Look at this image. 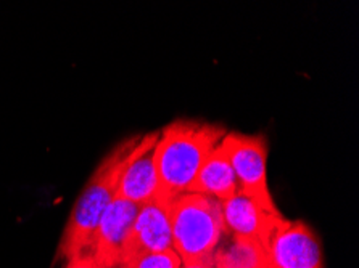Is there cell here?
Listing matches in <instances>:
<instances>
[{
  "mask_svg": "<svg viewBox=\"0 0 359 268\" xmlns=\"http://www.w3.org/2000/svg\"><path fill=\"white\" fill-rule=\"evenodd\" d=\"M171 201L172 198L160 196L139 207L128 239L123 265L137 255L172 249Z\"/></svg>",
  "mask_w": 359,
  "mask_h": 268,
  "instance_id": "cell-7",
  "label": "cell"
},
{
  "mask_svg": "<svg viewBox=\"0 0 359 268\" xmlns=\"http://www.w3.org/2000/svg\"><path fill=\"white\" fill-rule=\"evenodd\" d=\"M160 132L142 135V140L134 150L121 182H119L118 198L144 206L147 202L160 198V183L155 167V146Z\"/></svg>",
  "mask_w": 359,
  "mask_h": 268,
  "instance_id": "cell-8",
  "label": "cell"
},
{
  "mask_svg": "<svg viewBox=\"0 0 359 268\" xmlns=\"http://www.w3.org/2000/svg\"><path fill=\"white\" fill-rule=\"evenodd\" d=\"M181 268H213V267H186V265H182Z\"/></svg>",
  "mask_w": 359,
  "mask_h": 268,
  "instance_id": "cell-14",
  "label": "cell"
},
{
  "mask_svg": "<svg viewBox=\"0 0 359 268\" xmlns=\"http://www.w3.org/2000/svg\"><path fill=\"white\" fill-rule=\"evenodd\" d=\"M172 249L186 267H213V257L227 233L221 202L200 193L171 201Z\"/></svg>",
  "mask_w": 359,
  "mask_h": 268,
  "instance_id": "cell-3",
  "label": "cell"
},
{
  "mask_svg": "<svg viewBox=\"0 0 359 268\" xmlns=\"http://www.w3.org/2000/svg\"><path fill=\"white\" fill-rule=\"evenodd\" d=\"M65 268H103L90 253H83L67 260Z\"/></svg>",
  "mask_w": 359,
  "mask_h": 268,
  "instance_id": "cell-13",
  "label": "cell"
},
{
  "mask_svg": "<svg viewBox=\"0 0 359 268\" xmlns=\"http://www.w3.org/2000/svg\"><path fill=\"white\" fill-rule=\"evenodd\" d=\"M274 268H323V251L311 227L302 220L277 223L266 244Z\"/></svg>",
  "mask_w": 359,
  "mask_h": 268,
  "instance_id": "cell-5",
  "label": "cell"
},
{
  "mask_svg": "<svg viewBox=\"0 0 359 268\" xmlns=\"http://www.w3.org/2000/svg\"><path fill=\"white\" fill-rule=\"evenodd\" d=\"M139 207L134 202L116 198L102 216L87 253L94 255L103 268H119L123 265L128 239Z\"/></svg>",
  "mask_w": 359,
  "mask_h": 268,
  "instance_id": "cell-6",
  "label": "cell"
},
{
  "mask_svg": "<svg viewBox=\"0 0 359 268\" xmlns=\"http://www.w3.org/2000/svg\"><path fill=\"white\" fill-rule=\"evenodd\" d=\"M187 193L206 195L219 202L229 199L238 193L236 174H233V169L231 166L229 156H227L224 146L221 143L206 157Z\"/></svg>",
  "mask_w": 359,
  "mask_h": 268,
  "instance_id": "cell-10",
  "label": "cell"
},
{
  "mask_svg": "<svg viewBox=\"0 0 359 268\" xmlns=\"http://www.w3.org/2000/svg\"><path fill=\"white\" fill-rule=\"evenodd\" d=\"M221 145L229 156L231 166L237 178L238 193L252 198L273 214H280L268 187L266 160H268V141L263 135H247L227 132Z\"/></svg>",
  "mask_w": 359,
  "mask_h": 268,
  "instance_id": "cell-4",
  "label": "cell"
},
{
  "mask_svg": "<svg viewBox=\"0 0 359 268\" xmlns=\"http://www.w3.org/2000/svg\"><path fill=\"white\" fill-rule=\"evenodd\" d=\"M140 140L142 135H133L121 140L111 148V151L92 172L84 190L74 202L60 239L58 260H69L90 249L100 218L111 202L118 198L119 182Z\"/></svg>",
  "mask_w": 359,
  "mask_h": 268,
  "instance_id": "cell-1",
  "label": "cell"
},
{
  "mask_svg": "<svg viewBox=\"0 0 359 268\" xmlns=\"http://www.w3.org/2000/svg\"><path fill=\"white\" fill-rule=\"evenodd\" d=\"M213 268H274L268 251L255 239L227 232L213 257Z\"/></svg>",
  "mask_w": 359,
  "mask_h": 268,
  "instance_id": "cell-11",
  "label": "cell"
},
{
  "mask_svg": "<svg viewBox=\"0 0 359 268\" xmlns=\"http://www.w3.org/2000/svg\"><path fill=\"white\" fill-rule=\"evenodd\" d=\"M226 129L192 119H177L160 130L155 167L163 198L187 193L206 157L224 139Z\"/></svg>",
  "mask_w": 359,
  "mask_h": 268,
  "instance_id": "cell-2",
  "label": "cell"
},
{
  "mask_svg": "<svg viewBox=\"0 0 359 268\" xmlns=\"http://www.w3.org/2000/svg\"><path fill=\"white\" fill-rule=\"evenodd\" d=\"M119 268H123V267H119Z\"/></svg>",
  "mask_w": 359,
  "mask_h": 268,
  "instance_id": "cell-15",
  "label": "cell"
},
{
  "mask_svg": "<svg viewBox=\"0 0 359 268\" xmlns=\"http://www.w3.org/2000/svg\"><path fill=\"white\" fill-rule=\"evenodd\" d=\"M182 262L174 249L163 253H150L134 257L123 265V268H181Z\"/></svg>",
  "mask_w": 359,
  "mask_h": 268,
  "instance_id": "cell-12",
  "label": "cell"
},
{
  "mask_svg": "<svg viewBox=\"0 0 359 268\" xmlns=\"http://www.w3.org/2000/svg\"><path fill=\"white\" fill-rule=\"evenodd\" d=\"M221 207L227 232L255 239L263 244L264 249L271 233L274 232L277 223L284 218L282 214H273V212L266 211L257 201L242 193L222 201Z\"/></svg>",
  "mask_w": 359,
  "mask_h": 268,
  "instance_id": "cell-9",
  "label": "cell"
}]
</instances>
